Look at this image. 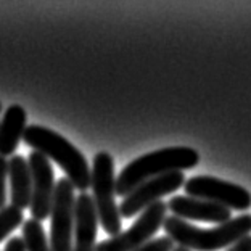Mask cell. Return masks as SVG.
Wrapping results in <instances>:
<instances>
[{"mask_svg":"<svg viewBox=\"0 0 251 251\" xmlns=\"http://www.w3.org/2000/svg\"><path fill=\"white\" fill-rule=\"evenodd\" d=\"M74 187L66 177H61L55 185L53 203L50 209V250L52 251H73L74 232Z\"/></svg>","mask_w":251,"mask_h":251,"instance_id":"52a82bcc","label":"cell"},{"mask_svg":"<svg viewBox=\"0 0 251 251\" xmlns=\"http://www.w3.org/2000/svg\"><path fill=\"white\" fill-rule=\"evenodd\" d=\"M31 173L32 195H31V216L34 221H44L50 216L55 192V176L50 159L39 151H32L27 158Z\"/></svg>","mask_w":251,"mask_h":251,"instance_id":"9c48e42d","label":"cell"},{"mask_svg":"<svg viewBox=\"0 0 251 251\" xmlns=\"http://www.w3.org/2000/svg\"><path fill=\"white\" fill-rule=\"evenodd\" d=\"M8 179L11 206L18 208L21 211L29 208L32 195V182L27 159L23 155H13L8 159Z\"/></svg>","mask_w":251,"mask_h":251,"instance_id":"7c38bea8","label":"cell"},{"mask_svg":"<svg viewBox=\"0 0 251 251\" xmlns=\"http://www.w3.org/2000/svg\"><path fill=\"white\" fill-rule=\"evenodd\" d=\"M26 129V111L20 105H11L0 121V156L13 155Z\"/></svg>","mask_w":251,"mask_h":251,"instance_id":"4fadbf2b","label":"cell"},{"mask_svg":"<svg viewBox=\"0 0 251 251\" xmlns=\"http://www.w3.org/2000/svg\"><path fill=\"white\" fill-rule=\"evenodd\" d=\"M3 251H26V250H25V243H23L20 237H11L7 242V245H5Z\"/></svg>","mask_w":251,"mask_h":251,"instance_id":"d6986e66","label":"cell"},{"mask_svg":"<svg viewBox=\"0 0 251 251\" xmlns=\"http://www.w3.org/2000/svg\"><path fill=\"white\" fill-rule=\"evenodd\" d=\"M163 227L173 243L193 251H219L232 247L251 233V214H242L214 229H200L176 216L164 219Z\"/></svg>","mask_w":251,"mask_h":251,"instance_id":"7a4b0ae2","label":"cell"},{"mask_svg":"<svg viewBox=\"0 0 251 251\" xmlns=\"http://www.w3.org/2000/svg\"><path fill=\"white\" fill-rule=\"evenodd\" d=\"M173 251H190V250H187V248H182V247H177V248H174Z\"/></svg>","mask_w":251,"mask_h":251,"instance_id":"ffe728a7","label":"cell"},{"mask_svg":"<svg viewBox=\"0 0 251 251\" xmlns=\"http://www.w3.org/2000/svg\"><path fill=\"white\" fill-rule=\"evenodd\" d=\"M168 204L164 201H156L145 211H142L140 218L135 221V224L121 232L116 237H110L106 240L100 242L95 247V251H135L142 248L155 237V233L163 227V222L166 219Z\"/></svg>","mask_w":251,"mask_h":251,"instance_id":"5b68a950","label":"cell"},{"mask_svg":"<svg viewBox=\"0 0 251 251\" xmlns=\"http://www.w3.org/2000/svg\"><path fill=\"white\" fill-rule=\"evenodd\" d=\"M227 251H251V235L240 238L237 243H233L232 247H229Z\"/></svg>","mask_w":251,"mask_h":251,"instance_id":"ac0fdd59","label":"cell"},{"mask_svg":"<svg viewBox=\"0 0 251 251\" xmlns=\"http://www.w3.org/2000/svg\"><path fill=\"white\" fill-rule=\"evenodd\" d=\"M7 179H8V159L0 156V209L7 206Z\"/></svg>","mask_w":251,"mask_h":251,"instance_id":"2e32d148","label":"cell"},{"mask_svg":"<svg viewBox=\"0 0 251 251\" xmlns=\"http://www.w3.org/2000/svg\"><path fill=\"white\" fill-rule=\"evenodd\" d=\"M97 229H99V219L92 197L84 192L76 198V206H74L73 251H95Z\"/></svg>","mask_w":251,"mask_h":251,"instance_id":"8fae6325","label":"cell"},{"mask_svg":"<svg viewBox=\"0 0 251 251\" xmlns=\"http://www.w3.org/2000/svg\"><path fill=\"white\" fill-rule=\"evenodd\" d=\"M168 209L173 211V216L182 221H203V222H213V224H226L230 221V209H227L221 204H216L206 200L176 195L169 200Z\"/></svg>","mask_w":251,"mask_h":251,"instance_id":"30bf717a","label":"cell"},{"mask_svg":"<svg viewBox=\"0 0 251 251\" xmlns=\"http://www.w3.org/2000/svg\"><path fill=\"white\" fill-rule=\"evenodd\" d=\"M23 140L26 145L34 148V151H39L47 159H53L66 173V179L71 182L74 188H79L84 193L90 187L92 173H90L87 159L63 135L44 126L31 124L26 126Z\"/></svg>","mask_w":251,"mask_h":251,"instance_id":"3957f363","label":"cell"},{"mask_svg":"<svg viewBox=\"0 0 251 251\" xmlns=\"http://www.w3.org/2000/svg\"><path fill=\"white\" fill-rule=\"evenodd\" d=\"M198 161V151L190 147H168L147 153L134 159L121 171V174L116 177V195L126 198L142 182L168 173H182L185 169H192Z\"/></svg>","mask_w":251,"mask_h":251,"instance_id":"6da1fadb","label":"cell"},{"mask_svg":"<svg viewBox=\"0 0 251 251\" xmlns=\"http://www.w3.org/2000/svg\"><path fill=\"white\" fill-rule=\"evenodd\" d=\"M184 184H185L184 173H168L159 176V177L142 182L140 185H137L123 200L121 206H118L119 214H121V218H127V219L134 218L135 214L145 211L153 203L161 201L163 197L179 190L180 187H184Z\"/></svg>","mask_w":251,"mask_h":251,"instance_id":"ba28073f","label":"cell"},{"mask_svg":"<svg viewBox=\"0 0 251 251\" xmlns=\"http://www.w3.org/2000/svg\"><path fill=\"white\" fill-rule=\"evenodd\" d=\"M174 250V243L169 237H159V238H153L147 245H144L142 248L135 250V251H173Z\"/></svg>","mask_w":251,"mask_h":251,"instance_id":"e0dca14e","label":"cell"},{"mask_svg":"<svg viewBox=\"0 0 251 251\" xmlns=\"http://www.w3.org/2000/svg\"><path fill=\"white\" fill-rule=\"evenodd\" d=\"M185 195L221 204L230 211H248L251 208V193L242 185L221 180L211 176H197L185 184Z\"/></svg>","mask_w":251,"mask_h":251,"instance_id":"8992f818","label":"cell"},{"mask_svg":"<svg viewBox=\"0 0 251 251\" xmlns=\"http://www.w3.org/2000/svg\"><path fill=\"white\" fill-rule=\"evenodd\" d=\"M90 187L94 188V206L97 211V219L110 237L121 233V214L115 201L116 198V177H115V161L106 151L97 153L94 158Z\"/></svg>","mask_w":251,"mask_h":251,"instance_id":"277c9868","label":"cell"},{"mask_svg":"<svg viewBox=\"0 0 251 251\" xmlns=\"http://www.w3.org/2000/svg\"><path fill=\"white\" fill-rule=\"evenodd\" d=\"M23 243L26 251H52L45 235V230L39 221L29 219L23 222Z\"/></svg>","mask_w":251,"mask_h":251,"instance_id":"5bb4252c","label":"cell"},{"mask_svg":"<svg viewBox=\"0 0 251 251\" xmlns=\"http://www.w3.org/2000/svg\"><path fill=\"white\" fill-rule=\"evenodd\" d=\"M23 222H25V216L21 209L11 204L0 209V242H3L15 229L23 226Z\"/></svg>","mask_w":251,"mask_h":251,"instance_id":"9a60e30c","label":"cell"},{"mask_svg":"<svg viewBox=\"0 0 251 251\" xmlns=\"http://www.w3.org/2000/svg\"><path fill=\"white\" fill-rule=\"evenodd\" d=\"M0 113H2V103H0Z\"/></svg>","mask_w":251,"mask_h":251,"instance_id":"44dd1931","label":"cell"}]
</instances>
